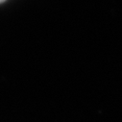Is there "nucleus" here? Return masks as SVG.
Returning <instances> with one entry per match:
<instances>
[{
	"instance_id": "1",
	"label": "nucleus",
	"mask_w": 122,
	"mask_h": 122,
	"mask_svg": "<svg viewBox=\"0 0 122 122\" xmlns=\"http://www.w3.org/2000/svg\"><path fill=\"white\" fill-rule=\"evenodd\" d=\"M3 1H5V0H0V3H2Z\"/></svg>"
}]
</instances>
